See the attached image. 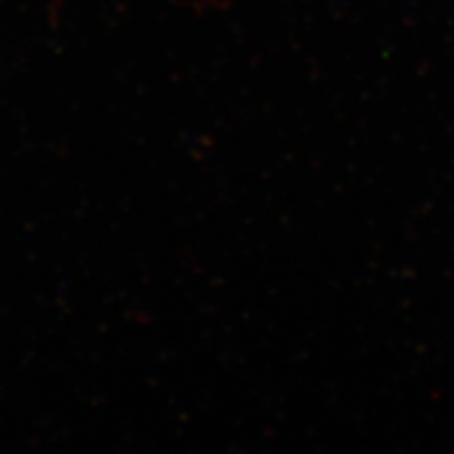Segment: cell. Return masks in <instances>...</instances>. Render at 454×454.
<instances>
[]
</instances>
